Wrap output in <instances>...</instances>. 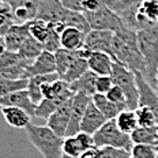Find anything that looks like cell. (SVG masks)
Masks as SVG:
<instances>
[{
	"mask_svg": "<svg viewBox=\"0 0 158 158\" xmlns=\"http://www.w3.org/2000/svg\"><path fill=\"white\" fill-rule=\"evenodd\" d=\"M112 55L116 63L126 65L134 72L146 75V63L138 44V33L132 29L124 26L113 33Z\"/></svg>",
	"mask_w": 158,
	"mask_h": 158,
	"instance_id": "obj_1",
	"label": "cell"
},
{
	"mask_svg": "<svg viewBox=\"0 0 158 158\" xmlns=\"http://www.w3.org/2000/svg\"><path fill=\"white\" fill-rule=\"evenodd\" d=\"M138 44L146 63L144 78L156 89L157 71H158V22L147 25L138 30Z\"/></svg>",
	"mask_w": 158,
	"mask_h": 158,
	"instance_id": "obj_2",
	"label": "cell"
},
{
	"mask_svg": "<svg viewBox=\"0 0 158 158\" xmlns=\"http://www.w3.org/2000/svg\"><path fill=\"white\" fill-rule=\"evenodd\" d=\"M25 130L29 142L44 158H61L64 138L59 136L48 126H37L34 123H30Z\"/></svg>",
	"mask_w": 158,
	"mask_h": 158,
	"instance_id": "obj_3",
	"label": "cell"
},
{
	"mask_svg": "<svg viewBox=\"0 0 158 158\" xmlns=\"http://www.w3.org/2000/svg\"><path fill=\"white\" fill-rule=\"evenodd\" d=\"M110 77L113 83L120 87L124 91V94H126L127 106L130 109L135 110L139 106V90H138L135 72L131 71L130 68H127L126 65L120 63H114Z\"/></svg>",
	"mask_w": 158,
	"mask_h": 158,
	"instance_id": "obj_4",
	"label": "cell"
},
{
	"mask_svg": "<svg viewBox=\"0 0 158 158\" xmlns=\"http://www.w3.org/2000/svg\"><path fill=\"white\" fill-rule=\"evenodd\" d=\"M94 142L98 147H118V149H132L134 142L130 134H124L117 127L114 120H108L97 132L94 134Z\"/></svg>",
	"mask_w": 158,
	"mask_h": 158,
	"instance_id": "obj_5",
	"label": "cell"
},
{
	"mask_svg": "<svg viewBox=\"0 0 158 158\" xmlns=\"http://www.w3.org/2000/svg\"><path fill=\"white\" fill-rule=\"evenodd\" d=\"M86 16L89 25L93 30H108V31H117L124 27L120 15L116 14L113 10L108 6L102 4L98 10L91 12H83Z\"/></svg>",
	"mask_w": 158,
	"mask_h": 158,
	"instance_id": "obj_6",
	"label": "cell"
},
{
	"mask_svg": "<svg viewBox=\"0 0 158 158\" xmlns=\"http://www.w3.org/2000/svg\"><path fill=\"white\" fill-rule=\"evenodd\" d=\"M90 95L85 93H75L74 101H72V109H71V118H70V126H68L67 134L65 136H75L78 132H81V123L83 114L86 112L87 105L91 101Z\"/></svg>",
	"mask_w": 158,
	"mask_h": 158,
	"instance_id": "obj_7",
	"label": "cell"
},
{
	"mask_svg": "<svg viewBox=\"0 0 158 158\" xmlns=\"http://www.w3.org/2000/svg\"><path fill=\"white\" fill-rule=\"evenodd\" d=\"M72 101H74V97L70 98L68 101H65L61 106H59L47 120V126L61 138H65L68 126H70Z\"/></svg>",
	"mask_w": 158,
	"mask_h": 158,
	"instance_id": "obj_8",
	"label": "cell"
},
{
	"mask_svg": "<svg viewBox=\"0 0 158 158\" xmlns=\"http://www.w3.org/2000/svg\"><path fill=\"white\" fill-rule=\"evenodd\" d=\"M68 11L70 10L65 8L60 0H41L35 18L42 19L48 23H57L64 21Z\"/></svg>",
	"mask_w": 158,
	"mask_h": 158,
	"instance_id": "obj_9",
	"label": "cell"
},
{
	"mask_svg": "<svg viewBox=\"0 0 158 158\" xmlns=\"http://www.w3.org/2000/svg\"><path fill=\"white\" fill-rule=\"evenodd\" d=\"M112 41H113V31L91 29L86 34L83 49H87L90 52H105V53L112 55Z\"/></svg>",
	"mask_w": 158,
	"mask_h": 158,
	"instance_id": "obj_10",
	"label": "cell"
},
{
	"mask_svg": "<svg viewBox=\"0 0 158 158\" xmlns=\"http://www.w3.org/2000/svg\"><path fill=\"white\" fill-rule=\"evenodd\" d=\"M136 75L138 90H139V106H146L156 113L158 120V93L149 83L142 72H135Z\"/></svg>",
	"mask_w": 158,
	"mask_h": 158,
	"instance_id": "obj_11",
	"label": "cell"
},
{
	"mask_svg": "<svg viewBox=\"0 0 158 158\" xmlns=\"http://www.w3.org/2000/svg\"><path fill=\"white\" fill-rule=\"evenodd\" d=\"M30 35L29 33V23H12L8 26V29L4 31V44L8 51L18 52L21 49L25 40Z\"/></svg>",
	"mask_w": 158,
	"mask_h": 158,
	"instance_id": "obj_12",
	"label": "cell"
},
{
	"mask_svg": "<svg viewBox=\"0 0 158 158\" xmlns=\"http://www.w3.org/2000/svg\"><path fill=\"white\" fill-rule=\"evenodd\" d=\"M3 106H19L22 109H25L33 117V116H35V108H37V105L31 101L27 90L23 89V90L14 91V93H10L7 95H2L0 97V108H3Z\"/></svg>",
	"mask_w": 158,
	"mask_h": 158,
	"instance_id": "obj_13",
	"label": "cell"
},
{
	"mask_svg": "<svg viewBox=\"0 0 158 158\" xmlns=\"http://www.w3.org/2000/svg\"><path fill=\"white\" fill-rule=\"evenodd\" d=\"M106 121H108L106 117L102 114V112L95 106V104L93 102V100H91L90 104H89L87 108H86L83 118H82L81 131L94 135L105 123H106Z\"/></svg>",
	"mask_w": 158,
	"mask_h": 158,
	"instance_id": "obj_14",
	"label": "cell"
},
{
	"mask_svg": "<svg viewBox=\"0 0 158 158\" xmlns=\"http://www.w3.org/2000/svg\"><path fill=\"white\" fill-rule=\"evenodd\" d=\"M89 70L95 72L98 77L102 75H110L113 70V64L116 63L113 56L105 52H90L87 57Z\"/></svg>",
	"mask_w": 158,
	"mask_h": 158,
	"instance_id": "obj_15",
	"label": "cell"
},
{
	"mask_svg": "<svg viewBox=\"0 0 158 158\" xmlns=\"http://www.w3.org/2000/svg\"><path fill=\"white\" fill-rule=\"evenodd\" d=\"M56 72V57L55 53L49 51H44L27 68V77H35V75H47Z\"/></svg>",
	"mask_w": 158,
	"mask_h": 158,
	"instance_id": "obj_16",
	"label": "cell"
},
{
	"mask_svg": "<svg viewBox=\"0 0 158 158\" xmlns=\"http://www.w3.org/2000/svg\"><path fill=\"white\" fill-rule=\"evenodd\" d=\"M57 79H60V75H59L57 72H55V74H47V75H35V77L29 78L26 90H27V93L30 95L33 102L35 105H38L44 100L42 91H41L42 85L47 83V82H55V81H57Z\"/></svg>",
	"mask_w": 158,
	"mask_h": 158,
	"instance_id": "obj_17",
	"label": "cell"
},
{
	"mask_svg": "<svg viewBox=\"0 0 158 158\" xmlns=\"http://www.w3.org/2000/svg\"><path fill=\"white\" fill-rule=\"evenodd\" d=\"M0 109L6 123L14 128H26L31 123V116L19 106H3Z\"/></svg>",
	"mask_w": 158,
	"mask_h": 158,
	"instance_id": "obj_18",
	"label": "cell"
},
{
	"mask_svg": "<svg viewBox=\"0 0 158 158\" xmlns=\"http://www.w3.org/2000/svg\"><path fill=\"white\" fill-rule=\"evenodd\" d=\"M86 33L79 30L77 27H65L60 34L61 48L70 49V51H81L85 47Z\"/></svg>",
	"mask_w": 158,
	"mask_h": 158,
	"instance_id": "obj_19",
	"label": "cell"
},
{
	"mask_svg": "<svg viewBox=\"0 0 158 158\" xmlns=\"http://www.w3.org/2000/svg\"><path fill=\"white\" fill-rule=\"evenodd\" d=\"M93 102L95 104V106L98 108L102 114L106 117V120H114L120 112H123L124 109H127L126 106H121V105L114 104L113 101H110L109 98L106 97L105 94H94L93 95Z\"/></svg>",
	"mask_w": 158,
	"mask_h": 158,
	"instance_id": "obj_20",
	"label": "cell"
},
{
	"mask_svg": "<svg viewBox=\"0 0 158 158\" xmlns=\"http://www.w3.org/2000/svg\"><path fill=\"white\" fill-rule=\"evenodd\" d=\"M97 78H98V75L95 72L89 70L83 77H81L75 82L70 83V87L74 93H85V94L90 95V97H93L94 94H97V90H95Z\"/></svg>",
	"mask_w": 158,
	"mask_h": 158,
	"instance_id": "obj_21",
	"label": "cell"
},
{
	"mask_svg": "<svg viewBox=\"0 0 158 158\" xmlns=\"http://www.w3.org/2000/svg\"><path fill=\"white\" fill-rule=\"evenodd\" d=\"M75 94H71V95H64V97H57V98H52V100H44L41 101L37 108H35V116L37 117H41V118H45L48 120L49 116H51L53 112L57 109L59 106H61L65 101H68L70 98H72Z\"/></svg>",
	"mask_w": 158,
	"mask_h": 158,
	"instance_id": "obj_22",
	"label": "cell"
},
{
	"mask_svg": "<svg viewBox=\"0 0 158 158\" xmlns=\"http://www.w3.org/2000/svg\"><path fill=\"white\" fill-rule=\"evenodd\" d=\"M81 55V51H70V49L60 48L59 51L55 52L56 57V72L60 75V78L64 77V74L70 68L72 61Z\"/></svg>",
	"mask_w": 158,
	"mask_h": 158,
	"instance_id": "obj_23",
	"label": "cell"
},
{
	"mask_svg": "<svg viewBox=\"0 0 158 158\" xmlns=\"http://www.w3.org/2000/svg\"><path fill=\"white\" fill-rule=\"evenodd\" d=\"M44 51H45L44 44H41V42L37 41L34 37H31V35H29V37L25 40L23 44H22V47L18 51V53L22 59H25V60L33 61V60H35Z\"/></svg>",
	"mask_w": 158,
	"mask_h": 158,
	"instance_id": "obj_24",
	"label": "cell"
},
{
	"mask_svg": "<svg viewBox=\"0 0 158 158\" xmlns=\"http://www.w3.org/2000/svg\"><path fill=\"white\" fill-rule=\"evenodd\" d=\"M131 139L135 143L154 144L158 146V126L156 127H138L131 134Z\"/></svg>",
	"mask_w": 158,
	"mask_h": 158,
	"instance_id": "obj_25",
	"label": "cell"
},
{
	"mask_svg": "<svg viewBox=\"0 0 158 158\" xmlns=\"http://www.w3.org/2000/svg\"><path fill=\"white\" fill-rule=\"evenodd\" d=\"M116 121L117 127L123 131L124 134H132L138 127H139V123H138V118H136V113H135L134 109H124L123 112L118 113V116L114 118Z\"/></svg>",
	"mask_w": 158,
	"mask_h": 158,
	"instance_id": "obj_26",
	"label": "cell"
},
{
	"mask_svg": "<svg viewBox=\"0 0 158 158\" xmlns=\"http://www.w3.org/2000/svg\"><path fill=\"white\" fill-rule=\"evenodd\" d=\"M87 71H89L87 59L82 57V55H79L78 57L72 61V64L70 65V68L67 70V72H65L64 77L61 79H64V81L68 82V83H72V82H75L81 77H83Z\"/></svg>",
	"mask_w": 158,
	"mask_h": 158,
	"instance_id": "obj_27",
	"label": "cell"
},
{
	"mask_svg": "<svg viewBox=\"0 0 158 158\" xmlns=\"http://www.w3.org/2000/svg\"><path fill=\"white\" fill-rule=\"evenodd\" d=\"M27 23H29V33H30L31 37H34L41 44H45V41H47L49 34H51L52 25L42 21V19H37V18L31 19Z\"/></svg>",
	"mask_w": 158,
	"mask_h": 158,
	"instance_id": "obj_28",
	"label": "cell"
},
{
	"mask_svg": "<svg viewBox=\"0 0 158 158\" xmlns=\"http://www.w3.org/2000/svg\"><path fill=\"white\" fill-rule=\"evenodd\" d=\"M63 23L67 26V27H77L79 30H82L83 33H87L91 30L90 25H89L86 16H85L83 12H79V11H68V14L65 15Z\"/></svg>",
	"mask_w": 158,
	"mask_h": 158,
	"instance_id": "obj_29",
	"label": "cell"
},
{
	"mask_svg": "<svg viewBox=\"0 0 158 158\" xmlns=\"http://www.w3.org/2000/svg\"><path fill=\"white\" fill-rule=\"evenodd\" d=\"M135 113H136V118L138 123H139V127H156L158 126V120L157 116L151 109L146 106H138L135 109Z\"/></svg>",
	"mask_w": 158,
	"mask_h": 158,
	"instance_id": "obj_30",
	"label": "cell"
},
{
	"mask_svg": "<svg viewBox=\"0 0 158 158\" xmlns=\"http://www.w3.org/2000/svg\"><path fill=\"white\" fill-rule=\"evenodd\" d=\"M131 154L136 158H158V146L135 143L131 149Z\"/></svg>",
	"mask_w": 158,
	"mask_h": 158,
	"instance_id": "obj_31",
	"label": "cell"
},
{
	"mask_svg": "<svg viewBox=\"0 0 158 158\" xmlns=\"http://www.w3.org/2000/svg\"><path fill=\"white\" fill-rule=\"evenodd\" d=\"M138 8L149 22H158V0H144Z\"/></svg>",
	"mask_w": 158,
	"mask_h": 158,
	"instance_id": "obj_32",
	"label": "cell"
},
{
	"mask_svg": "<svg viewBox=\"0 0 158 158\" xmlns=\"http://www.w3.org/2000/svg\"><path fill=\"white\" fill-rule=\"evenodd\" d=\"M27 87V79H18V81H6L0 79V97L14 93L18 90H23Z\"/></svg>",
	"mask_w": 158,
	"mask_h": 158,
	"instance_id": "obj_33",
	"label": "cell"
},
{
	"mask_svg": "<svg viewBox=\"0 0 158 158\" xmlns=\"http://www.w3.org/2000/svg\"><path fill=\"white\" fill-rule=\"evenodd\" d=\"M82 153H83V149H82L81 143L78 142L77 136H65L64 138V142H63V154H67V156L79 158Z\"/></svg>",
	"mask_w": 158,
	"mask_h": 158,
	"instance_id": "obj_34",
	"label": "cell"
},
{
	"mask_svg": "<svg viewBox=\"0 0 158 158\" xmlns=\"http://www.w3.org/2000/svg\"><path fill=\"white\" fill-rule=\"evenodd\" d=\"M25 61V59H22L19 56L18 52H12L6 49L2 55H0V68H8V67H15Z\"/></svg>",
	"mask_w": 158,
	"mask_h": 158,
	"instance_id": "obj_35",
	"label": "cell"
},
{
	"mask_svg": "<svg viewBox=\"0 0 158 158\" xmlns=\"http://www.w3.org/2000/svg\"><path fill=\"white\" fill-rule=\"evenodd\" d=\"M131 151L118 147H101V158H131Z\"/></svg>",
	"mask_w": 158,
	"mask_h": 158,
	"instance_id": "obj_36",
	"label": "cell"
},
{
	"mask_svg": "<svg viewBox=\"0 0 158 158\" xmlns=\"http://www.w3.org/2000/svg\"><path fill=\"white\" fill-rule=\"evenodd\" d=\"M44 48H45V51H49V52H52V53H55L56 51H59V49L61 48L60 34L55 30L53 26H52V29H51V34H49L48 40L45 41V44H44Z\"/></svg>",
	"mask_w": 158,
	"mask_h": 158,
	"instance_id": "obj_37",
	"label": "cell"
},
{
	"mask_svg": "<svg viewBox=\"0 0 158 158\" xmlns=\"http://www.w3.org/2000/svg\"><path fill=\"white\" fill-rule=\"evenodd\" d=\"M108 98H109L110 101H113L114 104H117V105H121V106H126V108H128L127 106V98H126V94H124V91L121 90L118 86H116L114 85L113 87L110 89L109 91H108L106 94Z\"/></svg>",
	"mask_w": 158,
	"mask_h": 158,
	"instance_id": "obj_38",
	"label": "cell"
},
{
	"mask_svg": "<svg viewBox=\"0 0 158 158\" xmlns=\"http://www.w3.org/2000/svg\"><path fill=\"white\" fill-rule=\"evenodd\" d=\"M113 86H114V83H113V81H112L110 75L98 77L97 82H95V90H97L98 94H106Z\"/></svg>",
	"mask_w": 158,
	"mask_h": 158,
	"instance_id": "obj_39",
	"label": "cell"
},
{
	"mask_svg": "<svg viewBox=\"0 0 158 158\" xmlns=\"http://www.w3.org/2000/svg\"><path fill=\"white\" fill-rule=\"evenodd\" d=\"M75 136H77L78 142L81 143V146H82V149H83V151L87 150V149H90V147H93V146H95L94 135L81 131V132H78L77 135H75Z\"/></svg>",
	"mask_w": 158,
	"mask_h": 158,
	"instance_id": "obj_40",
	"label": "cell"
},
{
	"mask_svg": "<svg viewBox=\"0 0 158 158\" xmlns=\"http://www.w3.org/2000/svg\"><path fill=\"white\" fill-rule=\"evenodd\" d=\"M104 4L102 0H83L82 2V12L95 11Z\"/></svg>",
	"mask_w": 158,
	"mask_h": 158,
	"instance_id": "obj_41",
	"label": "cell"
},
{
	"mask_svg": "<svg viewBox=\"0 0 158 158\" xmlns=\"http://www.w3.org/2000/svg\"><path fill=\"white\" fill-rule=\"evenodd\" d=\"M82 2L83 0H60V3L65 8L71 10V11H79V12H82Z\"/></svg>",
	"mask_w": 158,
	"mask_h": 158,
	"instance_id": "obj_42",
	"label": "cell"
},
{
	"mask_svg": "<svg viewBox=\"0 0 158 158\" xmlns=\"http://www.w3.org/2000/svg\"><path fill=\"white\" fill-rule=\"evenodd\" d=\"M79 158H101V147L98 146L90 147V149L85 150Z\"/></svg>",
	"mask_w": 158,
	"mask_h": 158,
	"instance_id": "obj_43",
	"label": "cell"
},
{
	"mask_svg": "<svg viewBox=\"0 0 158 158\" xmlns=\"http://www.w3.org/2000/svg\"><path fill=\"white\" fill-rule=\"evenodd\" d=\"M6 49H7V48H6V44H4V38L0 37V55H2Z\"/></svg>",
	"mask_w": 158,
	"mask_h": 158,
	"instance_id": "obj_44",
	"label": "cell"
},
{
	"mask_svg": "<svg viewBox=\"0 0 158 158\" xmlns=\"http://www.w3.org/2000/svg\"><path fill=\"white\" fill-rule=\"evenodd\" d=\"M156 90L158 93V71H157V82H156Z\"/></svg>",
	"mask_w": 158,
	"mask_h": 158,
	"instance_id": "obj_45",
	"label": "cell"
},
{
	"mask_svg": "<svg viewBox=\"0 0 158 158\" xmlns=\"http://www.w3.org/2000/svg\"><path fill=\"white\" fill-rule=\"evenodd\" d=\"M61 158H75V157H71V156H67V154H63Z\"/></svg>",
	"mask_w": 158,
	"mask_h": 158,
	"instance_id": "obj_46",
	"label": "cell"
},
{
	"mask_svg": "<svg viewBox=\"0 0 158 158\" xmlns=\"http://www.w3.org/2000/svg\"><path fill=\"white\" fill-rule=\"evenodd\" d=\"M131 158H136V157H132V156H131Z\"/></svg>",
	"mask_w": 158,
	"mask_h": 158,
	"instance_id": "obj_47",
	"label": "cell"
}]
</instances>
